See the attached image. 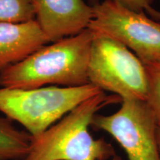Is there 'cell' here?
Wrapping results in <instances>:
<instances>
[{"instance_id":"obj_5","label":"cell","mask_w":160,"mask_h":160,"mask_svg":"<svg viewBox=\"0 0 160 160\" xmlns=\"http://www.w3.org/2000/svg\"><path fill=\"white\" fill-rule=\"evenodd\" d=\"M88 28L94 35L122 44L142 62L160 60V23L145 12L132 11L114 2H101L93 5Z\"/></svg>"},{"instance_id":"obj_11","label":"cell","mask_w":160,"mask_h":160,"mask_svg":"<svg viewBox=\"0 0 160 160\" xmlns=\"http://www.w3.org/2000/svg\"><path fill=\"white\" fill-rule=\"evenodd\" d=\"M142 63L148 80V96L145 102L160 127V60Z\"/></svg>"},{"instance_id":"obj_8","label":"cell","mask_w":160,"mask_h":160,"mask_svg":"<svg viewBox=\"0 0 160 160\" xmlns=\"http://www.w3.org/2000/svg\"><path fill=\"white\" fill-rule=\"evenodd\" d=\"M50 43L36 20L0 23V72Z\"/></svg>"},{"instance_id":"obj_7","label":"cell","mask_w":160,"mask_h":160,"mask_svg":"<svg viewBox=\"0 0 160 160\" xmlns=\"http://www.w3.org/2000/svg\"><path fill=\"white\" fill-rule=\"evenodd\" d=\"M35 20L48 39L54 42L81 33L93 18V6L84 0H33Z\"/></svg>"},{"instance_id":"obj_4","label":"cell","mask_w":160,"mask_h":160,"mask_svg":"<svg viewBox=\"0 0 160 160\" xmlns=\"http://www.w3.org/2000/svg\"><path fill=\"white\" fill-rule=\"evenodd\" d=\"M88 77L90 84L122 99L146 101L148 80L145 66L119 42L93 34Z\"/></svg>"},{"instance_id":"obj_2","label":"cell","mask_w":160,"mask_h":160,"mask_svg":"<svg viewBox=\"0 0 160 160\" xmlns=\"http://www.w3.org/2000/svg\"><path fill=\"white\" fill-rule=\"evenodd\" d=\"M118 102L119 96L104 91L86 100L41 134L31 136L23 160H121L111 144L94 139L89 131L97 112Z\"/></svg>"},{"instance_id":"obj_10","label":"cell","mask_w":160,"mask_h":160,"mask_svg":"<svg viewBox=\"0 0 160 160\" xmlns=\"http://www.w3.org/2000/svg\"><path fill=\"white\" fill-rule=\"evenodd\" d=\"M35 18L33 0H0V23H25Z\"/></svg>"},{"instance_id":"obj_6","label":"cell","mask_w":160,"mask_h":160,"mask_svg":"<svg viewBox=\"0 0 160 160\" xmlns=\"http://www.w3.org/2000/svg\"><path fill=\"white\" fill-rule=\"evenodd\" d=\"M91 126L114 138L128 160H160L158 125L145 101L122 99L120 108L113 114L97 113Z\"/></svg>"},{"instance_id":"obj_12","label":"cell","mask_w":160,"mask_h":160,"mask_svg":"<svg viewBox=\"0 0 160 160\" xmlns=\"http://www.w3.org/2000/svg\"><path fill=\"white\" fill-rule=\"evenodd\" d=\"M88 1L92 6L103 1L114 2L132 11L137 12L146 11L152 17H155L160 21V12L156 11L151 7L153 0H88Z\"/></svg>"},{"instance_id":"obj_13","label":"cell","mask_w":160,"mask_h":160,"mask_svg":"<svg viewBox=\"0 0 160 160\" xmlns=\"http://www.w3.org/2000/svg\"><path fill=\"white\" fill-rule=\"evenodd\" d=\"M157 142H158V148H159V153L160 157V127L158 126L157 128Z\"/></svg>"},{"instance_id":"obj_3","label":"cell","mask_w":160,"mask_h":160,"mask_svg":"<svg viewBox=\"0 0 160 160\" xmlns=\"http://www.w3.org/2000/svg\"><path fill=\"white\" fill-rule=\"evenodd\" d=\"M101 92L102 90L90 83L76 87L0 88V112L19 122L31 136L35 137Z\"/></svg>"},{"instance_id":"obj_1","label":"cell","mask_w":160,"mask_h":160,"mask_svg":"<svg viewBox=\"0 0 160 160\" xmlns=\"http://www.w3.org/2000/svg\"><path fill=\"white\" fill-rule=\"evenodd\" d=\"M93 33L88 28L44 45L0 72V86L30 89L49 85L76 87L89 84L88 69Z\"/></svg>"},{"instance_id":"obj_9","label":"cell","mask_w":160,"mask_h":160,"mask_svg":"<svg viewBox=\"0 0 160 160\" xmlns=\"http://www.w3.org/2000/svg\"><path fill=\"white\" fill-rule=\"evenodd\" d=\"M31 142L29 133L17 128L9 118L0 116V160H23Z\"/></svg>"}]
</instances>
